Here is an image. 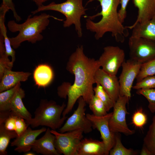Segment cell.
<instances>
[{"label":"cell","mask_w":155,"mask_h":155,"mask_svg":"<svg viewBox=\"0 0 155 155\" xmlns=\"http://www.w3.org/2000/svg\"><path fill=\"white\" fill-rule=\"evenodd\" d=\"M100 67L98 60L88 58L84 52L83 47H78L70 55L66 66L67 70L74 76L72 84L64 82L57 88V94L60 98L68 97L66 107L62 113L66 116L72 110L77 100L82 97L88 104L94 95L93 84L95 83L94 76Z\"/></svg>","instance_id":"6da1fadb"},{"label":"cell","mask_w":155,"mask_h":155,"mask_svg":"<svg viewBox=\"0 0 155 155\" xmlns=\"http://www.w3.org/2000/svg\"><path fill=\"white\" fill-rule=\"evenodd\" d=\"M95 1L100 3L101 10L94 15L85 16L87 18L86 22V29L94 33L97 40L109 32L117 42H123L129 33L128 28L119 19L117 9L120 0H88L86 4Z\"/></svg>","instance_id":"7a4b0ae2"},{"label":"cell","mask_w":155,"mask_h":155,"mask_svg":"<svg viewBox=\"0 0 155 155\" xmlns=\"http://www.w3.org/2000/svg\"><path fill=\"white\" fill-rule=\"evenodd\" d=\"M51 18L59 20H63L43 13L33 17L30 15L25 22L21 24H18L13 20L9 21L7 24L9 30L12 32H19L16 36L9 38L12 47L16 49L24 41H28L34 44L42 40L43 37L41 33L49 25V18Z\"/></svg>","instance_id":"3957f363"},{"label":"cell","mask_w":155,"mask_h":155,"mask_svg":"<svg viewBox=\"0 0 155 155\" xmlns=\"http://www.w3.org/2000/svg\"><path fill=\"white\" fill-rule=\"evenodd\" d=\"M83 0H65L61 3L52 2L46 5H43L31 13L35 14L48 10L59 12L65 17L63 22V27L68 28L74 25L78 36L81 38L83 35L81 18L82 16L86 15L88 9L83 6Z\"/></svg>","instance_id":"277c9868"},{"label":"cell","mask_w":155,"mask_h":155,"mask_svg":"<svg viewBox=\"0 0 155 155\" xmlns=\"http://www.w3.org/2000/svg\"><path fill=\"white\" fill-rule=\"evenodd\" d=\"M66 106L64 102L60 105L53 100L42 99L35 110L34 117L26 121V122L32 128L43 126L56 130L61 127L67 118V116L61 117Z\"/></svg>","instance_id":"5b68a950"},{"label":"cell","mask_w":155,"mask_h":155,"mask_svg":"<svg viewBox=\"0 0 155 155\" xmlns=\"http://www.w3.org/2000/svg\"><path fill=\"white\" fill-rule=\"evenodd\" d=\"M55 137V145L59 154L65 155H78L79 144L83 138V131L77 129L64 133L51 130Z\"/></svg>","instance_id":"8992f818"},{"label":"cell","mask_w":155,"mask_h":155,"mask_svg":"<svg viewBox=\"0 0 155 155\" xmlns=\"http://www.w3.org/2000/svg\"><path fill=\"white\" fill-rule=\"evenodd\" d=\"M128 45L130 59L142 64L155 58V41L131 36Z\"/></svg>","instance_id":"52a82bcc"},{"label":"cell","mask_w":155,"mask_h":155,"mask_svg":"<svg viewBox=\"0 0 155 155\" xmlns=\"http://www.w3.org/2000/svg\"><path fill=\"white\" fill-rule=\"evenodd\" d=\"M129 99L126 96H119L113 106V111L109 120V126L111 131L115 133H121L126 135H130L135 131L130 129L126 121L127 112L126 105Z\"/></svg>","instance_id":"ba28073f"},{"label":"cell","mask_w":155,"mask_h":155,"mask_svg":"<svg viewBox=\"0 0 155 155\" xmlns=\"http://www.w3.org/2000/svg\"><path fill=\"white\" fill-rule=\"evenodd\" d=\"M86 103L82 97L78 99V105L77 109L60 128L59 132L63 133L80 129L86 134L92 131V124L87 117L85 113Z\"/></svg>","instance_id":"9c48e42d"},{"label":"cell","mask_w":155,"mask_h":155,"mask_svg":"<svg viewBox=\"0 0 155 155\" xmlns=\"http://www.w3.org/2000/svg\"><path fill=\"white\" fill-rule=\"evenodd\" d=\"M125 59V53L123 49L118 46H108L104 47L98 60L104 71L116 75Z\"/></svg>","instance_id":"30bf717a"},{"label":"cell","mask_w":155,"mask_h":155,"mask_svg":"<svg viewBox=\"0 0 155 155\" xmlns=\"http://www.w3.org/2000/svg\"><path fill=\"white\" fill-rule=\"evenodd\" d=\"M142 64L130 59L123 63L122 71L119 80V96H126L130 99L133 83L139 73Z\"/></svg>","instance_id":"8fae6325"},{"label":"cell","mask_w":155,"mask_h":155,"mask_svg":"<svg viewBox=\"0 0 155 155\" xmlns=\"http://www.w3.org/2000/svg\"><path fill=\"white\" fill-rule=\"evenodd\" d=\"M112 114V112L102 117L89 113L86 114L92 124L93 128L96 129L100 132L101 139L109 153L115 142V133L111 131L109 126V121Z\"/></svg>","instance_id":"7c38bea8"},{"label":"cell","mask_w":155,"mask_h":155,"mask_svg":"<svg viewBox=\"0 0 155 155\" xmlns=\"http://www.w3.org/2000/svg\"><path fill=\"white\" fill-rule=\"evenodd\" d=\"M95 83H99L115 103L119 96L120 86L116 75L109 74L99 68L94 76Z\"/></svg>","instance_id":"4fadbf2b"},{"label":"cell","mask_w":155,"mask_h":155,"mask_svg":"<svg viewBox=\"0 0 155 155\" xmlns=\"http://www.w3.org/2000/svg\"><path fill=\"white\" fill-rule=\"evenodd\" d=\"M45 127L33 130L29 127L22 134L15 138L11 144V146H15V151L19 153L30 151L32 149L36 137L40 134L45 132Z\"/></svg>","instance_id":"5bb4252c"},{"label":"cell","mask_w":155,"mask_h":155,"mask_svg":"<svg viewBox=\"0 0 155 155\" xmlns=\"http://www.w3.org/2000/svg\"><path fill=\"white\" fill-rule=\"evenodd\" d=\"M51 130L48 128L43 136L36 140L32 149L33 151L44 155H60L55 147V137Z\"/></svg>","instance_id":"9a60e30c"},{"label":"cell","mask_w":155,"mask_h":155,"mask_svg":"<svg viewBox=\"0 0 155 155\" xmlns=\"http://www.w3.org/2000/svg\"><path fill=\"white\" fill-rule=\"evenodd\" d=\"M78 155H108L104 142L92 138H84L81 140L78 150Z\"/></svg>","instance_id":"2e32d148"},{"label":"cell","mask_w":155,"mask_h":155,"mask_svg":"<svg viewBox=\"0 0 155 155\" xmlns=\"http://www.w3.org/2000/svg\"><path fill=\"white\" fill-rule=\"evenodd\" d=\"M29 72L15 71L6 69L0 79V92L10 89L18 83L26 81L31 75Z\"/></svg>","instance_id":"e0dca14e"},{"label":"cell","mask_w":155,"mask_h":155,"mask_svg":"<svg viewBox=\"0 0 155 155\" xmlns=\"http://www.w3.org/2000/svg\"><path fill=\"white\" fill-rule=\"evenodd\" d=\"M132 29L131 36L142 37L155 41V15L149 20L126 26Z\"/></svg>","instance_id":"ac0fdd59"},{"label":"cell","mask_w":155,"mask_h":155,"mask_svg":"<svg viewBox=\"0 0 155 155\" xmlns=\"http://www.w3.org/2000/svg\"><path fill=\"white\" fill-rule=\"evenodd\" d=\"M54 78L52 68L46 63L40 64L36 66L33 73L34 80L38 88H45L52 82Z\"/></svg>","instance_id":"d6986e66"},{"label":"cell","mask_w":155,"mask_h":155,"mask_svg":"<svg viewBox=\"0 0 155 155\" xmlns=\"http://www.w3.org/2000/svg\"><path fill=\"white\" fill-rule=\"evenodd\" d=\"M133 2L138 9V14L132 25L147 21L155 15V0H133Z\"/></svg>","instance_id":"ffe728a7"},{"label":"cell","mask_w":155,"mask_h":155,"mask_svg":"<svg viewBox=\"0 0 155 155\" xmlns=\"http://www.w3.org/2000/svg\"><path fill=\"white\" fill-rule=\"evenodd\" d=\"M25 96L24 91L21 87L17 90L12 99L10 105L11 112L12 114L20 117L28 121L32 116L25 107L22 99Z\"/></svg>","instance_id":"44dd1931"},{"label":"cell","mask_w":155,"mask_h":155,"mask_svg":"<svg viewBox=\"0 0 155 155\" xmlns=\"http://www.w3.org/2000/svg\"><path fill=\"white\" fill-rule=\"evenodd\" d=\"M8 11L0 8V32L4 38L5 53L8 56L13 58L16 56V52L12 47L9 38L7 35V30L5 24V18L6 13Z\"/></svg>","instance_id":"7402d4cb"},{"label":"cell","mask_w":155,"mask_h":155,"mask_svg":"<svg viewBox=\"0 0 155 155\" xmlns=\"http://www.w3.org/2000/svg\"><path fill=\"white\" fill-rule=\"evenodd\" d=\"M21 83H18L14 87L0 92V112L10 111L11 101L18 90L20 87Z\"/></svg>","instance_id":"603a6c76"},{"label":"cell","mask_w":155,"mask_h":155,"mask_svg":"<svg viewBox=\"0 0 155 155\" xmlns=\"http://www.w3.org/2000/svg\"><path fill=\"white\" fill-rule=\"evenodd\" d=\"M18 135L15 131L8 130L3 124L0 123V155L7 154V148L11 139L16 138Z\"/></svg>","instance_id":"cb8c5ba5"},{"label":"cell","mask_w":155,"mask_h":155,"mask_svg":"<svg viewBox=\"0 0 155 155\" xmlns=\"http://www.w3.org/2000/svg\"><path fill=\"white\" fill-rule=\"evenodd\" d=\"M143 141V145L152 155H155V115L153 117L152 123L149 127Z\"/></svg>","instance_id":"d4e9b609"},{"label":"cell","mask_w":155,"mask_h":155,"mask_svg":"<svg viewBox=\"0 0 155 155\" xmlns=\"http://www.w3.org/2000/svg\"><path fill=\"white\" fill-rule=\"evenodd\" d=\"M91 111L94 115L102 117L108 113L106 107L103 102L94 94L88 103Z\"/></svg>","instance_id":"484cf974"},{"label":"cell","mask_w":155,"mask_h":155,"mask_svg":"<svg viewBox=\"0 0 155 155\" xmlns=\"http://www.w3.org/2000/svg\"><path fill=\"white\" fill-rule=\"evenodd\" d=\"M96 84V86L93 88L94 94L103 102L108 112L113 107L115 102L102 86L98 83Z\"/></svg>","instance_id":"4316f807"},{"label":"cell","mask_w":155,"mask_h":155,"mask_svg":"<svg viewBox=\"0 0 155 155\" xmlns=\"http://www.w3.org/2000/svg\"><path fill=\"white\" fill-rule=\"evenodd\" d=\"M137 152L131 149H127L122 144L120 137L115 133V142L114 147L110 150V155H134Z\"/></svg>","instance_id":"83f0119b"},{"label":"cell","mask_w":155,"mask_h":155,"mask_svg":"<svg viewBox=\"0 0 155 155\" xmlns=\"http://www.w3.org/2000/svg\"><path fill=\"white\" fill-rule=\"evenodd\" d=\"M155 75V58L142 64L136 78L137 82L146 77Z\"/></svg>","instance_id":"f1b7e54d"},{"label":"cell","mask_w":155,"mask_h":155,"mask_svg":"<svg viewBox=\"0 0 155 155\" xmlns=\"http://www.w3.org/2000/svg\"><path fill=\"white\" fill-rule=\"evenodd\" d=\"M137 94L143 95L148 102V107L152 113H155V88L137 90Z\"/></svg>","instance_id":"f546056e"},{"label":"cell","mask_w":155,"mask_h":155,"mask_svg":"<svg viewBox=\"0 0 155 155\" xmlns=\"http://www.w3.org/2000/svg\"><path fill=\"white\" fill-rule=\"evenodd\" d=\"M147 121V116L144 113L142 108L137 109L134 113L132 117V123L137 127H143L146 123Z\"/></svg>","instance_id":"4dcf8cb0"},{"label":"cell","mask_w":155,"mask_h":155,"mask_svg":"<svg viewBox=\"0 0 155 155\" xmlns=\"http://www.w3.org/2000/svg\"><path fill=\"white\" fill-rule=\"evenodd\" d=\"M134 89H150L155 88V75L145 77L140 81L137 82L133 86Z\"/></svg>","instance_id":"1f68e13d"},{"label":"cell","mask_w":155,"mask_h":155,"mask_svg":"<svg viewBox=\"0 0 155 155\" xmlns=\"http://www.w3.org/2000/svg\"><path fill=\"white\" fill-rule=\"evenodd\" d=\"M5 53L0 54V80L2 78L5 71L11 70L13 63L10 61Z\"/></svg>","instance_id":"d6a6232c"},{"label":"cell","mask_w":155,"mask_h":155,"mask_svg":"<svg viewBox=\"0 0 155 155\" xmlns=\"http://www.w3.org/2000/svg\"><path fill=\"white\" fill-rule=\"evenodd\" d=\"M17 116L11 114L10 111V113L3 120L0 121V123H3L5 127L7 129L15 131Z\"/></svg>","instance_id":"836d02e7"},{"label":"cell","mask_w":155,"mask_h":155,"mask_svg":"<svg viewBox=\"0 0 155 155\" xmlns=\"http://www.w3.org/2000/svg\"><path fill=\"white\" fill-rule=\"evenodd\" d=\"M2 2L0 7L7 9L8 11L10 9L12 11L14 18L17 21H20L21 18L17 14L14 5L12 0H2Z\"/></svg>","instance_id":"e575fe53"},{"label":"cell","mask_w":155,"mask_h":155,"mask_svg":"<svg viewBox=\"0 0 155 155\" xmlns=\"http://www.w3.org/2000/svg\"><path fill=\"white\" fill-rule=\"evenodd\" d=\"M24 120L20 117L17 116L16 117L15 131L18 136L22 134L28 128V126Z\"/></svg>","instance_id":"d590c367"},{"label":"cell","mask_w":155,"mask_h":155,"mask_svg":"<svg viewBox=\"0 0 155 155\" xmlns=\"http://www.w3.org/2000/svg\"><path fill=\"white\" fill-rule=\"evenodd\" d=\"M129 0H120L121 8L118 11V15L120 21L123 23L126 17V8Z\"/></svg>","instance_id":"8d00e7d4"},{"label":"cell","mask_w":155,"mask_h":155,"mask_svg":"<svg viewBox=\"0 0 155 155\" xmlns=\"http://www.w3.org/2000/svg\"><path fill=\"white\" fill-rule=\"evenodd\" d=\"M140 155H152L150 152L144 145H143L142 149L140 152Z\"/></svg>","instance_id":"74e56055"},{"label":"cell","mask_w":155,"mask_h":155,"mask_svg":"<svg viewBox=\"0 0 155 155\" xmlns=\"http://www.w3.org/2000/svg\"><path fill=\"white\" fill-rule=\"evenodd\" d=\"M49 0H33L38 7L41 6L44 3Z\"/></svg>","instance_id":"f35d334b"},{"label":"cell","mask_w":155,"mask_h":155,"mask_svg":"<svg viewBox=\"0 0 155 155\" xmlns=\"http://www.w3.org/2000/svg\"><path fill=\"white\" fill-rule=\"evenodd\" d=\"M35 154L34 153L30 151L25 153L24 154L25 155H34Z\"/></svg>","instance_id":"ab89813d"}]
</instances>
